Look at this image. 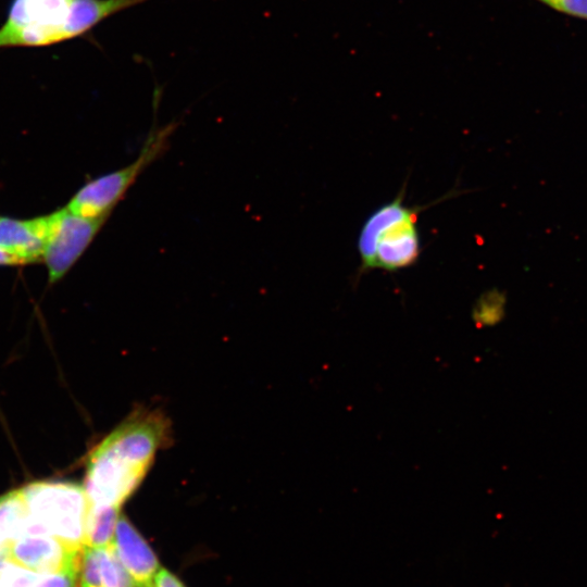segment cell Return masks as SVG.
<instances>
[{
  "label": "cell",
  "instance_id": "4fadbf2b",
  "mask_svg": "<svg viewBox=\"0 0 587 587\" xmlns=\"http://www.w3.org/2000/svg\"><path fill=\"white\" fill-rule=\"evenodd\" d=\"M562 14L587 21V0H536Z\"/></svg>",
  "mask_w": 587,
  "mask_h": 587
},
{
  "label": "cell",
  "instance_id": "9a60e30c",
  "mask_svg": "<svg viewBox=\"0 0 587 587\" xmlns=\"http://www.w3.org/2000/svg\"><path fill=\"white\" fill-rule=\"evenodd\" d=\"M0 265H18V263L0 249Z\"/></svg>",
  "mask_w": 587,
  "mask_h": 587
},
{
  "label": "cell",
  "instance_id": "7a4b0ae2",
  "mask_svg": "<svg viewBox=\"0 0 587 587\" xmlns=\"http://www.w3.org/2000/svg\"><path fill=\"white\" fill-rule=\"evenodd\" d=\"M29 521L71 548L86 547L90 502L84 486L72 482L42 480L23 487Z\"/></svg>",
  "mask_w": 587,
  "mask_h": 587
},
{
  "label": "cell",
  "instance_id": "3957f363",
  "mask_svg": "<svg viewBox=\"0 0 587 587\" xmlns=\"http://www.w3.org/2000/svg\"><path fill=\"white\" fill-rule=\"evenodd\" d=\"M175 128V123L152 128L132 163L86 183L65 208L82 217L108 218L141 173L165 151Z\"/></svg>",
  "mask_w": 587,
  "mask_h": 587
},
{
  "label": "cell",
  "instance_id": "6da1fadb",
  "mask_svg": "<svg viewBox=\"0 0 587 587\" xmlns=\"http://www.w3.org/2000/svg\"><path fill=\"white\" fill-rule=\"evenodd\" d=\"M149 0H11L0 49L41 48L88 34L108 17Z\"/></svg>",
  "mask_w": 587,
  "mask_h": 587
},
{
  "label": "cell",
  "instance_id": "7c38bea8",
  "mask_svg": "<svg viewBox=\"0 0 587 587\" xmlns=\"http://www.w3.org/2000/svg\"><path fill=\"white\" fill-rule=\"evenodd\" d=\"M118 517V507L90 504L86 524V547L110 546Z\"/></svg>",
  "mask_w": 587,
  "mask_h": 587
},
{
  "label": "cell",
  "instance_id": "52a82bcc",
  "mask_svg": "<svg viewBox=\"0 0 587 587\" xmlns=\"http://www.w3.org/2000/svg\"><path fill=\"white\" fill-rule=\"evenodd\" d=\"M117 559L136 587H151L160 565L155 553L134 525L118 517L111 544Z\"/></svg>",
  "mask_w": 587,
  "mask_h": 587
},
{
  "label": "cell",
  "instance_id": "5bb4252c",
  "mask_svg": "<svg viewBox=\"0 0 587 587\" xmlns=\"http://www.w3.org/2000/svg\"><path fill=\"white\" fill-rule=\"evenodd\" d=\"M151 587H185V585L174 574L161 569Z\"/></svg>",
  "mask_w": 587,
  "mask_h": 587
},
{
  "label": "cell",
  "instance_id": "8992f818",
  "mask_svg": "<svg viewBox=\"0 0 587 587\" xmlns=\"http://www.w3.org/2000/svg\"><path fill=\"white\" fill-rule=\"evenodd\" d=\"M414 207L401 218L385 226L375 242V268L397 271L413 264L420 254L419 212Z\"/></svg>",
  "mask_w": 587,
  "mask_h": 587
},
{
  "label": "cell",
  "instance_id": "ba28073f",
  "mask_svg": "<svg viewBox=\"0 0 587 587\" xmlns=\"http://www.w3.org/2000/svg\"><path fill=\"white\" fill-rule=\"evenodd\" d=\"M49 230V215L29 220L0 216V249L18 265L42 260Z\"/></svg>",
  "mask_w": 587,
  "mask_h": 587
},
{
  "label": "cell",
  "instance_id": "2e32d148",
  "mask_svg": "<svg viewBox=\"0 0 587 587\" xmlns=\"http://www.w3.org/2000/svg\"><path fill=\"white\" fill-rule=\"evenodd\" d=\"M0 587H8V586L4 585L2 582H0Z\"/></svg>",
  "mask_w": 587,
  "mask_h": 587
},
{
  "label": "cell",
  "instance_id": "5b68a950",
  "mask_svg": "<svg viewBox=\"0 0 587 587\" xmlns=\"http://www.w3.org/2000/svg\"><path fill=\"white\" fill-rule=\"evenodd\" d=\"M83 551L71 548L43 530L29 528L10 546L5 559L41 574L79 575Z\"/></svg>",
  "mask_w": 587,
  "mask_h": 587
},
{
  "label": "cell",
  "instance_id": "277c9868",
  "mask_svg": "<svg viewBox=\"0 0 587 587\" xmlns=\"http://www.w3.org/2000/svg\"><path fill=\"white\" fill-rule=\"evenodd\" d=\"M107 217L86 218L66 208L49 214V230L42 261L49 284L62 279L92 242Z\"/></svg>",
  "mask_w": 587,
  "mask_h": 587
},
{
  "label": "cell",
  "instance_id": "30bf717a",
  "mask_svg": "<svg viewBox=\"0 0 587 587\" xmlns=\"http://www.w3.org/2000/svg\"><path fill=\"white\" fill-rule=\"evenodd\" d=\"M403 199L404 186L392 201L378 208L365 221L358 239V251L361 260L359 271L361 273L375 270V242L379 232L413 209L404 205Z\"/></svg>",
  "mask_w": 587,
  "mask_h": 587
},
{
  "label": "cell",
  "instance_id": "9c48e42d",
  "mask_svg": "<svg viewBox=\"0 0 587 587\" xmlns=\"http://www.w3.org/2000/svg\"><path fill=\"white\" fill-rule=\"evenodd\" d=\"M78 579L80 587H136L111 545L84 548Z\"/></svg>",
  "mask_w": 587,
  "mask_h": 587
},
{
  "label": "cell",
  "instance_id": "8fae6325",
  "mask_svg": "<svg viewBox=\"0 0 587 587\" xmlns=\"http://www.w3.org/2000/svg\"><path fill=\"white\" fill-rule=\"evenodd\" d=\"M28 522L23 488L0 496V553L5 558L10 546L25 533Z\"/></svg>",
  "mask_w": 587,
  "mask_h": 587
}]
</instances>
